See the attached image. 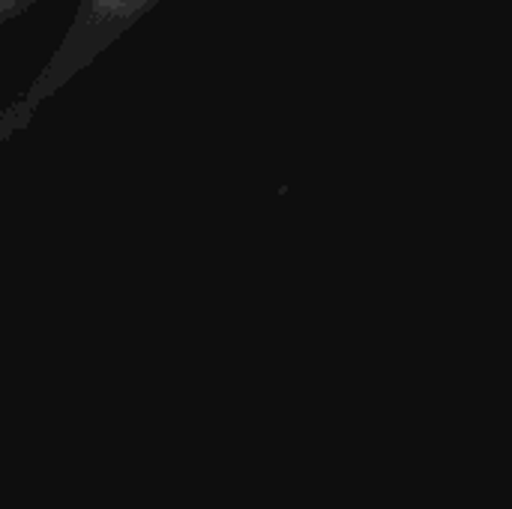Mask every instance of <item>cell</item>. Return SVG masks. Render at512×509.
I'll list each match as a JSON object with an SVG mask.
<instances>
[{
	"instance_id": "cell-1",
	"label": "cell",
	"mask_w": 512,
	"mask_h": 509,
	"mask_svg": "<svg viewBox=\"0 0 512 509\" xmlns=\"http://www.w3.org/2000/svg\"><path fill=\"white\" fill-rule=\"evenodd\" d=\"M159 3L162 0H78L69 27L63 30L45 66L39 69V75L21 96V105L12 108L9 114L36 108L42 99L60 90L69 78H75L81 69L96 63L102 51H108L117 39H123Z\"/></svg>"
},
{
	"instance_id": "cell-2",
	"label": "cell",
	"mask_w": 512,
	"mask_h": 509,
	"mask_svg": "<svg viewBox=\"0 0 512 509\" xmlns=\"http://www.w3.org/2000/svg\"><path fill=\"white\" fill-rule=\"evenodd\" d=\"M42 0H0V24H9L21 15H27Z\"/></svg>"
}]
</instances>
